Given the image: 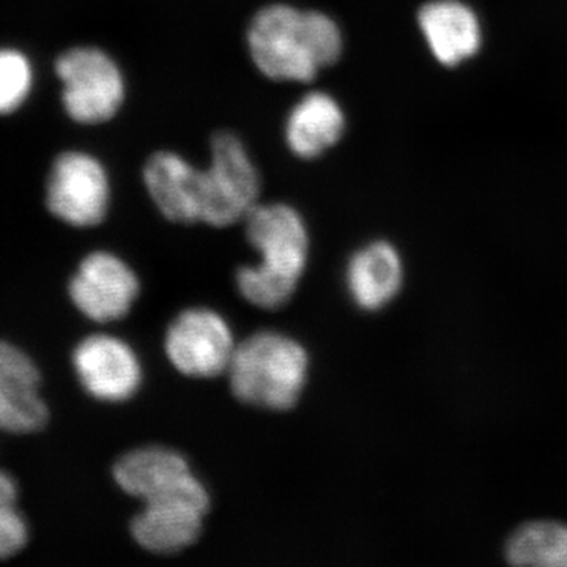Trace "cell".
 I'll return each mask as SVG.
<instances>
[{"label": "cell", "instance_id": "6da1fadb", "mask_svg": "<svg viewBox=\"0 0 567 567\" xmlns=\"http://www.w3.org/2000/svg\"><path fill=\"white\" fill-rule=\"evenodd\" d=\"M246 41L254 65L276 82L315 81L344 51L341 28L330 14L287 3L257 11Z\"/></svg>", "mask_w": 567, "mask_h": 567}, {"label": "cell", "instance_id": "7a4b0ae2", "mask_svg": "<svg viewBox=\"0 0 567 567\" xmlns=\"http://www.w3.org/2000/svg\"><path fill=\"white\" fill-rule=\"evenodd\" d=\"M246 238L259 264L237 271L238 292L260 309H281L292 300L309 257V233L303 216L287 204H257L246 216Z\"/></svg>", "mask_w": 567, "mask_h": 567}, {"label": "cell", "instance_id": "3957f363", "mask_svg": "<svg viewBox=\"0 0 567 567\" xmlns=\"http://www.w3.org/2000/svg\"><path fill=\"white\" fill-rule=\"evenodd\" d=\"M227 375L238 401L286 412L303 394L309 375L308 352L289 336L259 331L237 346Z\"/></svg>", "mask_w": 567, "mask_h": 567}, {"label": "cell", "instance_id": "277c9868", "mask_svg": "<svg viewBox=\"0 0 567 567\" xmlns=\"http://www.w3.org/2000/svg\"><path fill=\"white\" fill-rule=\"evenodd\" d=\"M62 82V102L74 122L96 125L121 111L126 82L118 63L99 48H74L55 62Z\"/></svg>", "mask_w": 567, "mask_h": 567}, {"label": "cell", "instance_id": "5b68a950", "mask_svg": "<svg viewBox=\"0 0 567 567\" xmlns=\"http://www.w3.org/2000/svg\"><path fill=\"white\" fill-rule=\"evenodd\" d=\"M204 181L203 223L208 226L227 227L245 221L259 204L260 174L237 134L221 132L213 137Z\"/></svg>", "mask_w": 567, "mask_h": 567}, {"label": "cell", "instance_id": "8992f818", "mask_svg": "<svg viewBox=\"0 0 567 567\" xmlns=\"http://www.w3.org/2000/svg\"><path fill=\"white\" fill-rule=\"evenodd\" d=\"M210 503L207 487L193 475L171 494L144 503L130 527L133 539L151 554H181L203 535Z\"/></svg>", "mask_w": 567, "mask_h": 567}, {"label": "cell", "instance_id": "52a82bcc", "mask_svg": "<svg viewBox=\"0 0 567 567\" xmlns=\"http://www.w3.org/2000/svg\"><path fill=\"white\" fill-rule=\"evenodd\" d=\"M167 360L181 374L193 379H215L233 363V328L221 315L208 308L181 312L164 338Z\"/></svg>", "mask_w": 567, "mask_h": 567}, {"label": "cell", "instance_id": "ba28073f", "mask_svg": "<svg viewBox=\"0 0 567 567\" xmlns=\"http://www.w3.org/2000/svg\"><path fill=\"white\" fill-rule=\"evenodd\" d=\"M47 204L55 218L70 226H99L111 205L106 167L89 153H62L51 169Z\"/></svg>", "mask_w": 567, "mask_h": 567}, {"label": "cell", "instance_id": "9c48e42d", "mask_svg": "<svg viewBox=\"0 0 567 567\" xmlns=\"http://www.w3.org/2000/svg\"><path fill=\"white\" fill-rule=\"evenodd\" d=\"M69 293L78 309L99 323L117 322L130 315L141 293L132 267L115 254H89L71 278Z\"/></svg>", "mask_w": 567, "mask_h": 567}, {"label": "cell", "instance_id": "30bf717a", "mask_svg": "<svg viewBox=\"0 0 567 567\" xmlns=\"http://www.w3.org/2000/svg\"><path fill=\"white\" fill-rule=\"evenodd\" d=\"M73 365L82 388L96 401L110 404L130 401L144 380L133 347L111 334L85 338L74 350Z\"/></svg>", "mask_w": 567, "mask_h": 567}, {"label": "cell", "instance_id": "8fae6325", "mask_svg": "<svg viewBox=\"0 0 567 567\" xmlns=\"http://www.w3.org/2000/svg\"><path fill=\"white\" fill-rule=\"evenodd\" d=\"M144 185L153 204L173 223H203L204 169L175 152H158L144 167Z\"/></svg>", "mask_w": 567, "mask_h": 567}, {"label": "cell", "instance_id": "7c38bea8", "mask_svg": "<svg viewBox=\"0 0 567 567\" xmlns=\"http://www.w3.org/2000/svg\"><path fill=\"white\" fill-rule=\"evenodd\" d=\"M40 374L31 358L0 342V429L32 434L48 423L50 412L40 395Z\"/></svg>", "mask_w": 567, "mask_h": 567}, {"label": "cell", "instance_id": "4fadbf2b", "mask_svg": "<svg viewBox=\"0 0 567 567\" xmlns=\"http://www.w3.org/2000/svg\"><path fill=\"white\" fill-rule=\"evenodd\" d=\"M417 24L436 61L457 66L475 58L483 43V28L472 7L461 0H434L417 13Z\"/></svg>", "mask_w": 567, "mask_h": 567}, {"label": "cell", "instance_id": "5bb4252c", "mask_svg": "<svg viewBox=\"0 0 567 567\" xmlns=\"http://www.w3.org/2000/svg\"><path fill=\"white\" fill-rule=\"evenodd\" d=\"M404 264L401 254L388 241H371L352 254L346 270L347 292L358 308L375 312L401 292Z\"/></svg>", "mask_w": 567, "mask_h": 567}, {"label": "cell", "instance_id": "9a60e30c", "mask_svg": "<svg viewBox=\"0 0 567 567\" xmlns=\"http://www.w3.org/2000/svg\"><path fill=\"white\" fill-rule=\"evenodd\" d=\"M346 112L327 92H309L287 115L284 140L295 156L315 159L334 147L344 136Z\"/></svg>", "mask_w": 567, "mask_h": 567}, {"label": "cell", "instance_id": "2e32d148", "mask_svg": "<svg viewBox=\"0 0 567 567\" xmlns=\"http://www.w3.org/2000/svg\"><path fill=\"white\" fill-rule=\"evenodd\" d=\"M114 480L126 495L147 503L171 494L194 475L188 461L164 446H144L115 462Z\"/></svg>", "mask_w": 567, "mask_h": 567}, {"label": "cell", "instance_id": "e0dca14e", "mask_svg": "<svg viewBox=\"0 0 567 567\" xmlns=\"http://www.w3.org/2000/svg\"><path fill=\"white\" fill-rule=\"evenodd\" d=\"M505 554L514 566L567 567V524L528 522L509 536Z\"/></svg>", "mask_w": 567, "mask_h": 567}, {"label": "cell", "instance_id": "ac0fdd59", "mask_svg": "<svg viewBox=\"0 0 567 567\" xmlns=\"http://www.w3.org/2000/svg\"><path fill=\"white\" fill-rule=\"evenodd\" d=\"M29 529L18 509L13 477L0 472V559L14 557L28 544Z\"/></svg>", "mask_w": 567, "mask_h": 567}, {"label": "cell", "instance_id": "d6986e66", "mask_svg": "<svg viewBox=\"0 0 567 567\" xmlns=\"http://www.w3.org/2000/svg\"><path fill=\"white\" fill-rule=\"evenodd\" d=\"M32 87L28 58L13 50H0V114L17 111Z\"/></svg>", "mask_w": 567, "mask_h": 567}]
</instances>
